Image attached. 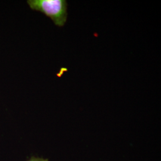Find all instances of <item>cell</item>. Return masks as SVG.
<instances>
[{"label":"cell","instance_id":"6da1fadb","mask_svg":"<svg viewBox=\"0 0 161 161\" xmlns=\"http://www.w3.org/2000/svg\"><path fill=\"white\" fill-rule=\"evenodd\" d=\"M29 7L50 17L59 27L64 25L68 17V3L66 0H28Z\"/></svg>","mask_w":161,"mask_h":161},{"label":"cell","instance_id":"7a4b0ae2","mask_svg":"<svg viewBox=\"0 0 161 161\" xmlns=\"http://www.w3.org/2000/svg\"><path fill=\"white\" fill-rule=\"evenodd\" d=\"M48 161V159H44L41 158H36V157H32L29 161Z\"/></svg>","mask_w":161,"mask_h":161}]
</instances>
